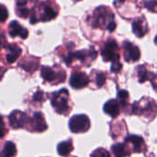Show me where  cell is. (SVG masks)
I'll list each match as a JSON object with an SVG mask.
<instances>
[{
  "instance_id": "obj_20",
  "label": "cell",
  "mask_w": 157,
  "mask_h": 157,
  "mask_svg": "<svg viewBox=\"0 0 157 157\" xmlns=\"http://www.w3.org/2000/svg\"><path fill=\"white\" fill-rule=\"evenodd\" d=\"M112 152L115 157H125L129 155V148L124 144H116L112 147Z\"/></svg>"
},
{
  "instance_id": "obj_13",
  "label": "cell",
  "mask_w": 157,
  "mask_h": 157,
  "mask_svg": "<svg viewBox=\"0 0 157 157\" xmlns=\"http://www.w3.org/2000/svg\"><path fill=\"white\" fill-rule=\"evenodd\" d=\"M7 53L6 55V60L8 63H13L21 54V48L18 47L16 43H11L6 47Z\"/></svg>"
},
{
  "instance_id": "obj_12",
  "label": "cell",
  "mask_w": 157,
  "mask_h": 157,
  "mask_svg": "<svg viewBox=\"0 0 157 157\" xmlns=\"http://www.w3.org/2000/svg\"><path fill=\"white\" fill-rule=\"evenodd\" d=\"M132 31L138 38H143L148 32V27L144 17L136 19L132 23Z\"/></svg>"
},
{
  "instance_id": "obj_18",
  "label": "cell",
  "mask_w": 157,
  "mask_h": 157,
  "mask_svg": "<svg viewBox=\"0 0 157 157\" xmlns=\"http://www.w3.org/2000/svg\"><path fill=\"white\" fill-rule=\"evenodd\" d=\"M19 66L21 68H23L25 71L27 72H34L35 70L38 69L39 66V60H37L34 57H31L30 60L29 59H25L23 63H19Z\"/></svg>"
},
{
  "instance_id": "obj_2",
  "label": "cell",
  "mask_w": 157,
  "mask_h": 157,
  "mask_svg": "<svg viewBox=\"0 0 157 157\" xmlns=\"http://www.w3.org/2000/svg\"><path fill=\"white\" fill-rule=\"evenodd\" d=\"M90 128V121L86 115H75L69 121V129L74 133L86 132Z\"/></svg>"
},
{
  "instance_id": "obj_25",
  "label": "cell",
  "mask_w": 157,
  "mask_h": 157,
  "mask_svg": "<svg viewBox=\"0 0 157 157\" xmlns=\"http://www.w3.org/2000/svg\"><path fill=\"white\" fill-rule=\"evenodd\" d=\"M8 17V11L5 6L0 4V22H5Z\"/></svg>"
},
{
  "instance_id": "obj_24",
  "label": "cell",
  "mask_w": 157,
  "mask_h": 157,
  "mask_svg": "<svg viewBox=\"0 0 157 157\" xmlns=\"http://www.w3.org/2000/svg\"><path fill=\"white\" fill-rule=\"evenodd\" d=\"M106 75L104 73H98L97 74V76H96V83H97V86L98 87H101L104 84H105V81H106Z\"/></svg>"
},
{
  "instance_id": "obj_17",
  "label": "cell",
  "mask_w": 157,
  "mask_h": 157,
  "mask_svg": "<svg viewBox=\"0 0 157 157\" xmlns=\"http://www.w3.org/2000/svg\"><path fill=\"white\" fill-rule=\"evenodd\" d=\"M73 143L72 140H68L65 142H63L58 144L57 146V152L61 156H67L72 151H73Z\"/></svg>"
},
{
  "instance_id": "obj_14",
  "label": "cell",
  "mask_w": 157,
  "mask_h": 157,
  "mask_svg": "<svg viewBox=\"0 0 157 157\" xmlns=\"http://www.w3.org/2000/svg\"><path fill=\"white\" fill-rule=\"evenodd\" d=\"M104 112L107 113L108 115H109L112 118H116L117 116H119V114L121 113V108H120V104L117 100L115 99H111L109 100L103 107Z\"/></svg>"
},
{
  "instance_id": "obj_16",
  "label": "cell",
  "mask_w": 157,
  "mask_h": 157,
  "mask_svg": "<svg viewBox=\"0 0 157 157\" xmlns=\"http://www.w3.org/2000/svg\"><path fill=\"white\" fill-rule=\"evenodd\" d=\"M40 75H41V77H42L45 81H47V82H51V83H52V82L55 81L56 79H58L60 83L63 82V81L58 77L57 73H56L53 69H52L51 67H48V66H42V67H41Z\"/></svg>"
},
{
  "instance_id": "obj_27",
  "label": "cell",
  "mask_w": 157,
  "mask_h": 157,
  "mask_svg": "<svg viewBox=\"0 0 157 157\" xmlns=\"http://www.w3.org/2000/svg\"><path fill=\"white\" fill-rule=\"evenodd\" d=\"M118 98L121 99V102L126 103V101L129 99V93L126 90H120L118 92Z\"/></svg>"
},
{
  "instance_id": "obj_15",
  "label": "cell",
  "mask_w": 157,
  "mask_h": 157,
  "mask_svg": "<svg viewBox=\"0 0 157 157\" xmlns=\"http://www.w3.org/2000/svg\"><path fill=\"white\" fill-rule=\"evenodd\" d=\"M126 143H131L133 145V149L137 153H141L144 151V147H145L144 141L142 137L138 135H129L125 139Z\"/></svg>"
},
{
  "instance_id": "obj_10",
  "label": "cell",
  "mask_w": 157,
  "mask_h": 157,
  "mask_svg": "<svg viewBox=\"0 0 157 157\" xmlns=\"http://www.w3.org/2000/svg\"><path fill=\"white\" fill-rule=\"evenodd\" d=\"M9 35L12 38L19 36L21 39H26L29 35V31L26 28L19 25L17 21L14 20L9 24Z\"/></svg>"
},
{
  "instance_id": "obj_28",
  "label": "cell",
  "mask_w": 157,
  "mask_h": 157,
  "mask_svg": "<svg viewBox=\"0 0 157 157\" xmlns=\"http://www.w3.org/2000/svg\"><path fill=\"white\" fill-rule=\"evenodd\" d=\"M43 98H44V93L41 90H37V92L32 97L33 101H37V102H41Z\"/></svg>"
},
{
  "instance_id": "obj_23",
  "label": "cell",
  "mask_w": 157,
  "mask_h": 157,
  "mask_svg": "<svg viewBox=\"0 0 157 157\" xmlns=\"http://www.w3.org/2000/svg\"><path fill=\"white\" fill-rule=\"evenodd\" d=\"M91 157H110V155L107 150L103 148H98L91 155Z\"/></svg>"
},
{
  "instance_id": "obj_33",
  "label": "cell",
  "mask_w": 157,
  "mask_h": 157,
  "mask_svg": "<svg viewBox=\"0 0 157 157\" xmlns=\"http://www.w3.org/2000/svg\"><path fill=\"white\" fill-rule=\"evenodd\" d=\"M3 75H4V73H1V72H0V80H1L2 77H3Z\"/></svg>"
},
{
  "instance_id": "obj_11",
  "label": "cell",
  "mask_w": 157,
  "mask_h": 157,
  "mask_svg": "<svg viewBox=\"0 0 157 157\" xmlns=\"http://www.w3.org/2000/svg\"><path fill=\"white\" fill-rule=\"evenodd\" d=\"M132 110L136 114H142V113H146V112H148V113L153 112V114L155 115V112H156V105H155V102L153 99H151L148 102H146L145 105L143 106V107H141L138 102H135L133 104Z\"/></svg>"
},
{
  "instance_id": "obj_32",
  "label": "cell",
  "mask_w": 157,
  "mask_h": 157,
  "mask_svg": "<svg viewBox=\"0 0 157 157\" xmlns=\"http://www.w3.org/2000/svg\"><path fill=\"white\" fill-rule=\"evenodd\" d=\"M4 43H5V35L0 32V48L4 46Z\"/></svg>"
},
{
  "instance_id": "obj_19",
  "label": "cell",
  "mask_w": 157,
  "mask_h": 157,
  "mask_svg": "<svg viewBox=\"0 0 157 157\" xmlns=\"http://www.w3.org/2000/svg\"><path fill=\"white\" fill-rule=\"evenodd\" d=\"M57 14H58V12L54 7H52L51 6H45L43 7V14L41 15L40 19L44 22L49 21V20L55 18L57 17Z\"/></svg>"
},
{
  "instance_id": "obj_4",
  "label": "cell",
  "mask_w": 157,
  "mask_h": 157,
  "mask_svg": "<svg viewBox=\"0 0 157 157\" xmlns=\"http://www.w3.org/2000/svg\"><path fill=\"white\" fill-rule=\"evenodd\" d=\"M97 55H98L97 51L94 50L93 47H91V50L88 51V52L83 50V51H77L76 52H69V54H68V56L65 58L64 62H65V63H66L67 65H70L71 63H72L75 59H77V60H80V61L83 62V61L86 60V58L87 56H90L91 60H95L96 57H97Z\"/></svg>"
},
{
  "instance_id": "obj_22",
  "label": "cell",
  "mask_w": 157,
  "mask_h": 157,
  "mask_svg": "<svg viewBox=\"0 0 157 157\" xmlns=\"http://www.w3.org/2000/svg\"><path fill=\"white\" fill-rule=\"evenodd\" d=\"M137 73H138V78H139V82L140 83L145 82L148 79V77H149V74H148L147 70L145 69V67H144V65H140L138 67Z\"/></svg>"
},
{
  "instance_id": "obj_7",
  "label": "cell",
  "mask_w": 157,
  "mask_h": 157,
  "mask_svg": "<svg viewBox=\"0 0 157 157\" xmlns=\"http://www.w3.org/2000/svg\"><path fill=\"white\" fill-rule=\"evenodd\" d=\"M8 121L10 126L13 129H18V128H22L25 125V123L28 121V117L24 112H21L19 110H14L9 115Z\"/></svg>"
},
{
  "instance_id": "obj_3",
  "label": "cell",
  "mask_w": 157,
  "mask_h": 157,
  "mask_svg": "<svg viewBox=\"0 0 157 157\" xmlns=\"http://www.w3.org/2000/svg\"><path fill=\"white\" fill-rule=\"evenodd\" d=\"M101 55L106 62H119L120 54L118 52V43L114 40H110L105 43Z\"/></svg>"
},
{
  "instance_id": "obj_9",
  "label": "cell",
  "mask_w": 157,
  "mask_h": 157,
  "mask_svg": "<svg viewBox=\"0 0 157 157\" xmlns=\"http://www.w3.org/2000/svg\"><path fill=\"white\" fill-rule=\"evenodd\" d=\"M31 127L34 132H42L47 130V124L43 115L40 112H35L31 118Z\"/></svg>"
},
{
  "instance_id": "obj_26",
  "label": "cell",
  "mask_w": 157,
  "mask_h": 157,
  "mask_svg": "<svg viewBox=\"0 0 157 157\" xmlns=\"http://www.w3.org/2000/svg\"><path fill=\"white\" fill-rule=\"evenodd\" d=\"M17 16L23 18L28 17L29 14V10L28 8H26L25 6H17Z\"/></svg>"
},
{
  "instance_id": "obj_5",
  "label": "cell",
  "mask_w": 157,
  "mask_h": 157,
  "mask_svg": "<svg viewBox=\"0 0 157 157\" xmlns=\"http://www.w3.org/2000/svg\"><path fill=\"white\" fill-rule=\"evenodd\" d=\"M108 9L105 6H100L95 10L94 13V19L92 22V26L94 28H98V27H103L104 24L108 21V18L113 17L114 16L110 14L109 16L108 15ZM113 21V20H112ZM111 21H108V23H110Z\"/></svg>"
},
{
  "instance_id": "obj_8",
  "label": "cell",
  "mask_w": 157,
  "mask_h": 157,
  "mask_svg": "<svg viewBox=\"0 0 157 157\" xmlns=\"http://www.w3.org/2000/svg\"><path fill=\"white\" fill-rule=\"evenodd\" d=\"M69 83L73 88L80 89L88 85L89 78L85 73H74L70 77Z\"/></svg>"
},
{
  "instance_id": "obj_29",
  "label": "cell",
  "mask_w": 157,
  "mask_h": 157,
  "mask_svg": "<svg viewBox=\"0 0 157 157\" xmlns=\"http://www.w3.org/2000/svg\"><path fill=\"white\" fill-rule=\"evenodd\" d=\"M121 68H122V64H121L120 62H115V63H112L110 70H111V72H113V73H119V72L121 70Z\"/></svg>"
},
{
  "instance_id": "obj_34",
  "label": "cell",
  "mask_w": 157,
  "mask_h": 157,
  "mask_svg": "<svg viewBox=\"0 0 157 157\" xmlns=\"http://www.w3.org/2000/svg\"><path fill=\"white\" fill-rule=\"evenodd\" d=\"M155 44L157 45V36L155 37Z\"/></svg>"
},
{
  "instance_id": "obj_30",
  "label": "cell",
  "mask_w": 157,
  "mask_h": 157,
  "mask_svg": "<svg viewBox=\"0 0 157 157\" xmlns=\"http://www.w3.org/2000/svg\"><path fill=\"white\" fill-rule=\"evenodd\" d=\"M5 134H6L5 123H4V121H3L2 116H0V138H3Z\"/></svg>"
},
{
  "instance_id": "obj_31",
  "label": "cell",
  "mask_w": 157,
  "mask_h": 157,
  "mask_svg": "<svg viewBox=\"0 0 157 157\" xmlns=\"http://www.w3.org/2000/svg\"><path fill=\"white\" fill-rule=\"evenodd\" d=\"M116 22H115V20H113V21H111L109 25H108V27H107V29H108V30L109 31V32H113L114 30H115V29H116Z\"/></svg>"
},
{
  "instance_id": "obj_6",
  "label": "cell",
  "mask_w": 157,
  "mask_h": 157,
  "mask_svg": "<svg viewBox=\"0 0 157 157\" xmlns=\"http://www.w3.org/2000/svg\"><path fill=\"white\" fill-rule=\"evenodd\" d=\"M123 49H124V58L127 62H136L141 57L140 49L133 45L132 42L124 41L123 42Z\"/></svg>"
},
{
  "instance_id": "obj_21",
  "label": "cell",
  "mask_w": 157,
  "mask_h": 157,
  "mask_svg": "<svg viewBox=\"0 0 157 157\" xmlns=\"http://www.w3.org/2000/svg\"><path fill=\"white\" fill-rule=\"evenodd\" d=\"M17 154L16 145L12 142H6L0 154V157H14Z\"/></svg>"
},
{
  "instance_id": "obj_1",
  "label": "cell",
  "mask_w": 157,
  "mask_h": 157,
  "mask_svg": "<svg viewBox=\"0 0 157 157\" xmlns=\"http://www.w3.org/2000/svg\"><path fill=\"white\" fill-rule=\"evenodd\" d=\"M69 92L67 89H61L52 95V106L59 114H67L69 112L68 105Z\"/></svg>"
}]
</instances>
